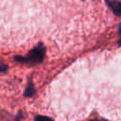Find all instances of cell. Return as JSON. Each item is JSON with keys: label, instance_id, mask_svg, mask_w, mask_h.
<instances>
[{"label": "cell", "instance_id": "1", "mask_svg": "<svg viewBox=\"0 0 121 121\" xmlns=\"http://www.w3.org/2000/svg\"><path fill=\"white\" fill-rule=\"evenodd\" d=\"M43 55H44V51L43 48L40 47H36L34 49H32L29 53V57H27L28 61H35V62H40L43 60Z\"/></svg>", "mask_w": 121, "mask_h": 121}, {"label": "cell", "instance_id": "3", "mask_svg": "<svg viewBox=\"0 0 121 121\" xmlns=\"http://www.w3.org/2000/svg\"><path fill=\"white\" fill-rule=\"evenodd\" d=\"M35 121H53L51 118L46 117V116H42V115H38L35 117Z\"/></svg>", "mask_w": 121, "mask_h": 121}, {"label": "cell", "instance_id": "5", "mask_svg": "<svg viewBox=\"0 0 121 121\" xmlns=\"http://www.w3.org/2000/svg\"><path fill=\"white\" fill-rule=\"evenodd\" d=\"M95 121H106V120H95Z\"/></svg>", "mask_w": 121, "mask_h": 121}, {"label": "cell", "instance_id": "2", "mask_svg": "<svg viewBox=\"0 0 121 121\" xmlns=\"http://www.w3.org/2000/svg\"><path fill=\"white\" fill-rule=\"evenodd\" d=\"M34 92H35V88H34L32 82L29 81L28 84H27V87H26V89L25 95H26V96H31V95L34 94Z\"/></svg>", "mask_w": 121, "mask_h": 121}, {"label": "cell", "instance_id": "4", "mask_svg": "<svg viewBox=\"0 0 121 121\" xmlns=\"http://www.w3.org/2000/svg\"><path fill=\"white\" fill-rule=\"evenodd\" d=\"M8 69V65L2 61H0V72H4Z\"/></svg>", "mask_w": 121, "mask_h": 121}]
</instances>
